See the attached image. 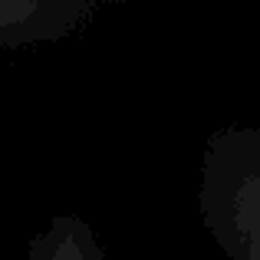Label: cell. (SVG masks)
Returning a JSON list of instances; mask_svg holds the SVG:
<instances>
[{"label": "cell", "mask_w": 260, "mask_h": 260, "mask_svg": "<svg viewBox=\"0 0 260 260\" xmlns=\"http://www.w3.org/2000/svg\"><path fill=\"white\" fill-rule=\"evenodd\" d=\"M194 204L224 260H260V122L224 125L204 142Z\"/></svg>", "instance_id": "obj_1"}, {"label": "cell", "mask_w": 260, "mask_h": 260, "mask_svg": "<svg viewBox=\"0 0 260 260\" xmlns=\"http://www.w3.org/2000/svg\"><path fill=\"white\" fill-rule=\"evenodd\" d=\"M26 260H106V247L86 217L53 214L33 234Z\"/></svg>", "instance_id": "obj_2"}]
</instances>
